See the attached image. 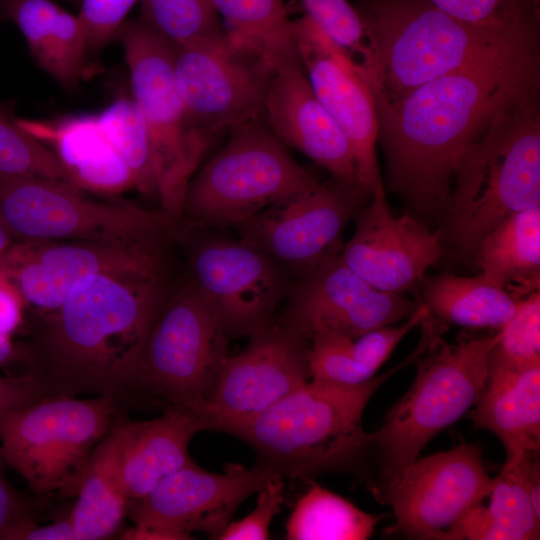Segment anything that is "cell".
Masks as SVG:
<instances>
[{
  "instance_id": "obj_1",
  "label": "cell",
  "mask_w": 540,
  "mask_h": 540,
  "mask_svg": "<svg viewBox=\"0 0 540 540\" xmlns=\"http://www.w3.org/2000/svg\"><path fill=\"white\" fill-rule=\"evenodd\" d=\"M538 86L534 47L436 78L377 112L390 188L415 211L444 212L465 151Z\"/></svg>"
},
{
  "instance_id": "obj_2",
  "label": "cell",
  "mask_w": 540,
  "mask_h": 540,
  "mask_svg": "<svg viewBox=\"0 0 540 540\" xmlns=\"http://www.w3.org/2000/svg\"><path fill=\"white\" fill-rule=\"evenodd\" d=\"M163 275L79 280L20 349L46 396L92 393L117 402L135 377L164 307Z\"/></svg>"
},
{
  "instance_id": "obj_3",
  "label": "cell",
  "mask_w": 540,
  "mask_h": 540,
  "mask_svg": "<svg viewBox=\"0 0 540 540\" xmlns=\"http://www.w3.org/2000/svg\"><path fill=\"white\" fill-rule=\"evenodd\" d=\"M357 11L368 48L361 71L377 112L436 78L537 45L532 21L475 25L426 0H372Z\"/></svg>"
},
{
  "instance_id": "obj_4",
  "label": "cell",
  "mask_w": 540,
  "mask_h": 540,
  "mask_svg": "<svg viewBox=\"0 0 540 540\" xmlns=\"http://www.w3.org/2000/svg\"><path fill=\"white\" fill-rule=\"evenodd\" d=\"M429 345V337L422 334L405 360L361 384L311 379L231 435L252 447L256 467L283 479L310 480L322 473L356 470L372 453V433L362 426L366 405L386 380L416 362Z\"/></svg>"
},
{
  "instance_id": "obj_5",
  "label": "cell",
  "mask_w": 540,
  "mask_h": 540,
  "mask_svg": "<svg viewBox=\"0 0 540 540\" xmlns=\"http://www.w3.org/2000/svg\"><path fill=\"white\" fill-rule=\"evenodd\" d=\"M537 94L502 111L458 162L444 212L448 239L464 255L508 216L540 207Z\"/></svg>"
},
{
  "instance_id": "obj_6",
  "label": "cell",
  "mask_w": 540,
  "mask_h": 540,
  "mask_svg": "<svg viewBox=\"0 0 540 540\" xmlns=\"http://www.w3.org/2000/svg\"><path fill=\"white\" fill-rule=\"evenodd\" d=\"M442 335L418 358L413 384L372 433L377 478L370 489L375 498L401 476L432 438L466 415L486 387L489 358L500 330L481 337L464 335L452 344Z\"/></svg>"
},
{
  "instance_id": "obj_7",
  "label": "cell",
  "mask_w": 540,
  "mask_h": 540,
  "mask_svg": "<svg viewBox=\"0 0 540 540\" xmlns=\"http://www.w3.org/2000/svg\"><path fill=\"white\" fill-rule=\"evenodd\" d=\"M129 71L132 98L144 119L153 155L161 211L182 217L187 186L214 138L190 116L174 70L176 46L140 18L118 31Z\"/></svg>"
},
{
  "instance_id": "obj_8",
  "label": "cell",
  "mask_w": 540,
  "mask_h": 540,
  "mask_svg": "<svg viewBox=\"0 0 540 540\" xmlns=\"http://www.w3.org/2000/svg\"><path fill=\"white\" fill-rule=\"evenodd\" d=\"M229 134L187 186L182 216L195 225L236 226L319 183L290 155L263 115Z\"/></svg>"
},
{
  "instance_id": "obj_9",
  "label": "cell",
  "mask_w": 540,
  "mask_h": 540,
  "mask_svg": "<svg viewBox=\"0 0 540 540\" xmlns=\"http://www.w3.org/2000/svg\"><path fill=\"white\" fill-rule=\"evenodd\" d=\"M113 396H46L0 419V458L35 494L76 496L92 454L116 421Z\"/></svg>"
},
{
  "instance_id": "obj_10",
  "label": "cell",
  "mask_w": 540,
  "mask_h": 540,
  "mask_svg": "<svg viewBox=\"0 0 540 540\" xmlns=\"http://www.w3.org/2000/svg\"><path fill=\"white\" fill-rule=\"evenodd\" d=\"M0 217L17 243L82 241L160 248L174 221L161 210L85 197L70 183L0 177Z\"/></svg>"
},
{
  "instance_id": "obj_11",
  "label": "cell",
  "mask_w": 540,
  "mask_h": 540,
  "mask_svg": "<svg viewBox=\"0 0 540 540\" xmlns=\"http://www.w3.org/2000/svg\"><path fill=\"white\" fill-rule=\"evenodd\" d=\"M229 338L191 280L162 308L122 395L163 408L196 407L229 356Z\"/></svg>"
},
{
  "instance_id": "obj_12",
  "label": "cell",
  "mask_w": 540,
  "mask_h": 540,
  "mask_svg": "<svg viewBox=\"0 0 540 540\" xmlns=\"http://www.w3.org/2000/svg\"><path fill=\"white\" fill-rule=\"evenodd\" d=\"M492 479L480 447L461 442L416 459L377 499L389 504L396 523L390 532L410 539L457 540L458 529L488 497Z\"/></svg>"
},
{
  "instance_id": "obj_13",
  "label": "cell",
  "mask_w": 540,
  "mask_h": 540,
  "mask_svg": "<svg viewBox=\"0 0 540 540\" xmlns=\"http://www.w3.org/2000/svg\"><path fill=\"white\" fill-rule=\"evenodd\" d=\"M177 85L194 122L216 139L263 115L276 71L226 35L177 46Z\"/></svg>"
},
{
  "instance_id": "obj_14",
  "label": "cell",
  "mask_w": 540,
  "mask_h": 540,
  "mask_svg": "<svg viewBox=\"0 0 540 540\" xmlns=\"http://www.w3.org/2000/svg\"><path fill=\"white\" fill-rule=\"evenodd\" d=\"M309 341L280 320L228 356L200 405L205 430L231 434L308 381Z\"/></svg>"
},
{
  "instance_id": "obj_15",
  "label": "cell",
  "mask_w": 540,
  "mask_h": 540,
  "mask_svg": "<svg viewBox=\"0 0 540 540\" xmlns=\"http://www.w3.org/2000/svg\"><path fill=\"white\" fill-rule=\"evenodd\" d=\"M280 265L240 239L212 237L193 251L192 281L229 339L251 337L275 321L287 291Z\"/></svg>"
},
{
  "instance_id": "obj_16",
  "label": "cell",
  "mask_w": 540,
  "mask_h": 540,
  "mask_svg": "<svg viewBox=\"0 0 540 540\" xmlns=\"http://www.w3.org/2000/svg\"><path fill=\"white\" fill-rule=\"evenodd\" d=\"M293 31L315 95L350 142L361 188L372 200L386 199L376 153V104L359 66L307 15L293 20Z\"/></svg>"
},
{
  "instance_id": "obj_17",
  "label": "cell",
  "mask_w": 540,
  "mask_h": 540,
  "mask_svg": "<svg viewBox=\"0 0 540 540\" xmlns=\"http://www.w3.org/2000/svg\"><path fill=\"white\" fill-rule=\"evenodd\" d=\"M364 197L337 182H319L234 227L240 240L301 275L340 253L345 226Z\"/></svg>"
},
{
  "instance_id": "obj_18",
  "label": "cell",
  "mask_w": 540,
  "mask_h": 540,
  "mask_svg": "<svg viewBox=\"0 0 540 540\" xmlns=\"http://www.w3.org/2000/svg\"><path fill=\"white\" fill-rule=\"evenodd\" d=\"M418 306L401 293L373 287L338 253L301 274L280 321L308 341L320 332L357 338L408 319Z\"/></svg>"
},
{
  "instance_id": "obj_19",
  "label": "cell",
  "mask_w": 540,
  "mask_h": 540,
  "mask_svg": "<svg viewBox=\"0 0 540 540\" xmlns=\"http://www.w3.org/2000/svg\"><path fill=\"white\" fill-rule=\"evenodd\" d=\"M100 273L163 275L160 248L82 241L16 243L0 262V275L25 304L50 313L81 279Z\"/></svg>"
},
{
  "instance_id": "obj_20",
  "label": "cell",
  "mask_w": 540,
  "mask_h": 540,
  "mask_svg": "<svg viewBox=\"0 0 540 540\" xmlns=\"http://www.w3.org/2000/svg\"><path fill=\"white\" fill-rule=\"evenodd\" d=\"M272 478L280 477L256 466L226 464L215 473L192 462L133 501L128 512L136 526L200 531L217 539L240 504Z\"/></svg>"
},
{
  "instance_id": "obj_21",
  "label": "cell",
  "mask_w": 540,
  "mask_h": 540,
  "mask_svg": "<svg viewBox=\"0 0 540 540\" xmlns=\"http://www.w3.org/2000/svg\"><path fill=\"white\" fill-rule=\"evenodd\" d=\"M440 240L408 212L392 214L386 199L372 200L359 212L355 232L339 256L373 287L403 294L438 262Z\"/></svg>"
},
{
  "instance_id": "obj_22",
  "label": "cell",
  "mask_w": 540,
  "mask_h": 540,
  "mask_svg": "<svg viewBox=\"0 0 540 540\" xmlns=\"http://www.w3.org/2000/svg\"><path fill=\"white\" fill-rule=\"evenodd\" d=\"M263 117L285 146L327 170L338 184L364 192L350 142L315 95L303 67L285 68L274 74L264 100Z\"/></svg>"
},
{
  "instance_id": "obj_23",
  "label": "cell",
  "mask_w": 540,
  "mask_h": 540,
  "mask_svg": "<svg viewBox=\"0 0 540 540\" xmlns=\"http://www.w3.org/2000/svg\"><path fill=\"white\" fill-rule=\"evenodd\" d=\"M17 120L53 151L69 182L78 189L112 195L134 188L133 175L107 138L97 114Z\"/></svg>"
},
{
  "instance_id": "obj_24",
  "label": "cell",
  "mask_w": 540,
  "mask_h": 540,
  "mask_svg": "<svg viewBox=\"0 0 540 540\" xmlns=\"http://www.w3.org/2000/svg\"><path fill=\"white\" fill-rule=\"evenodd\" d=\"M202 430V419L194 407L168 408L160 417L147 421L127 420L118 473L121 489L130 503L193 462L188 446Z\"/></svg>"
},
{
  "instance_id": "obj_25",
  "label": "cell",
  "mask_w": 540,
  "mask_h": 540,
  "mask_svg": "<svg viewBox=\"0 0 540 540\" xmlns=\"http://www.w3.org/2000/svg\"><path fill=\"white\" fill-rule=\"evenodd\" d=\"M474 430L495 434L506 451L505 466L540 449V363L509 367L489 362L486 387L467 413Z\"/></svg>"
},
{
  "instance_id": "obj_26",
  "label": "cell",
  "mask_w": 540,
  "mask_h": 540,
  "mask_svg": "<svg viewBox=\"0 0 540 540\" xmlns=\"http://www.w3.org/2000/svg\"><path fill=\"white\" fill-rule=\"evenodd\" d=\"M429 314L424 304L400 325H389L357 338L320 332L309 340L311 379L357 385L372 379L398 343Z\"/></svg>"
},
{
  "instance_id": "obj_27",
  "label": "cell",
  "mask_w": 540,
  "mask_h": 540,
  "mask_svg": "<svg viewBox=\"0 0 540 540\" xmlns=\"http://www.w3.org/2000/svg\"><path fill=\"white\" fill-rule=\"evenodd\" d=\"M474 254L480 274L515 299L539 291L540 207L505 218L482 238Z\"/></svg>"
},
{
  "instance_id": "obj_28",
  "label": "cell",
  "mask_w": 540,
  "mask_h": 540,
  "mask_svg": "<svg viewBox=\"0 0 540 540\" xmlns=\"http://www.w3.org/2000/svg\"><path fill=\"white\" fill-rule=\"evenodd\" d=\"M126 419L116 420L96 446L77 493V501L68 515L75 540H101L119 530L130 501L119 481V459Z\"/></svg>"
},
{
  "instance_id": "obj_29",
  "label": "cell",
  "mask_w": 540,
  "mask_h": 540,
  "mask_svg": "<svg viewBox=\"0 0 540 540\" xmlns=\"http://www.w3.org/2000/svg\"><path fill=\"white\" fill-rule=\"evenodd\" d=\"M421 282L422 304L445 325L500 330L520 302L481 274L475 277L443 274Z\"/></svg>"
},
{
  "instance_id": "obj_30",
  "label": "cell",
  "mask_w": 540,
  "mask_h": 540,
  "mask_svg": "<svg viewBox=\"0 0 540 540\" xmlns=\"http://www.w3.org/2000/svg\"><path fill=\"white\" fill-rule=\"evenodd\" d=\"M225 31L276 72L302 67L285 0H212Z\"/></svg>"
},
{
  "instance_id": "obj_31",
  "label": "cell",
  "mask_w": 540,
  "mask_h": 540,
  "mask_svg": "<svg viewBox=\"0 0 540 540\" xmlns=\"http://www.w3.org/2000/svg\"><path fill=\"white\" fill-rule=\"evenodd\" d=\"M488 506L473 508L462 521L457 540H535L540 537V515L516 470L503 466L492 479Z\"/></svg>"
},
{
  "instance_id": "obj_32",
  "label": "cell",
  "mask_w": 540,
  "mask_h": 540,
  "mask_svg": "<svg viewBox=\"0 0 540 540\" xmlns=\"http://www.w3.org/2000/svg\"><path fill=\"white\" fill-rule=\"evenodd\" d=\"M286 523L290 540H365L383 515L369 514L311 479Z\"/></svg>"
},
{
  "instance_id": "obj_33",
  "label": "cell",
  "mask_w": 540,
  "mask_h": 540,
  "mask_svg": "<svg viewBox=\"0 0 540 540\" xmlns=\"http://www.w3.org/2000/svg\"><path fill=\"white\" fill-rule=\"evenodd\" d=\"M97 116L107 138L130 169L134 188L157 197L150 139L132 96L117 97Z\"/></svg>"
},
{
  "instance_id": "obj_34",
  "label": "cell",
  "mask_w": 540,
  "mask_h": 540,
  "mask_svg": "<svg viewBox=\"0 0 540 540\" xmlns=\"http://www.w3.org/2000/svg\"><path fill=\"white\" fill-rule=\"evenodd\" d=\"M141 17L173 45L226 35L212 0H140Z\"/></svg>"
},
{
  "instance_id": "obj_35",
  "label": "cell",
  "mask_w": 540,
  "mask_h": 540,
  "mask_svg": "<svg viewBox=\"0 0 540 540\" xmlns=\"http://www.w3.org/2000/svg\"><path fill=\"white\" fill-rule=\"evenodd\" d=\"M0 177H38L70 183L53 151L0 105ZM71 184V183H70Z\"/></svg>"
},
{
  "instance_id": "obj_36",
  "label": "cell",
  "mask_w": 540,
  "mask_h": 540,
  "mask_svg": "<svg viewBox=\"0 0 540 540\" xmlns=\"http://www.w3.org/2000/svg\"><path fill=\"white\" fill-rule=\"evenodd\" d=\"M489 362L509 367L540 363V293L520 300L513 316L500 329Z\"/></svg>"
},
{
  "instance_id": "obj_37",
  "label": "cell",
  "mask_w": 540,
  "mask_h": 540,
  "mask_svg": "<svg viewBox=\"0 0 540 540\" xmlns=\"http://www.w3.org/2000/svg\"><path fill=\"white\" fill-rule=\"evenodd\" d=\"M307 15L339 47L353 57L366 48L364 28L348 0H302Z\"/></svg>"
},
{
  "instance_id": "obj_38",
  "label": "cell",
  "mask_w": 540,
  "mask_h": 540,
  "mask_svg": "<svg viewBox=\"0 0 540 540\" xmlns=\"http://www.w3.org/2000/svg\"><path fill=\"white\" fill-rule=\"evenodd\" d=\"M442 12L467 23L502 26L532 21L519 0H426Z\"/></svg>"
},
{
  "instance_id": "obj_39",
  "label": "cell",
  "mask_w": 540,
  "mask_h": 540,
  "mask_svg": "<svg viewBox=\"0 0 540 540\" xmlns=\"http://www.w3.org/2000/svg\"><path fill=\"white\" fill-rule=\"evenodd\" d=\"M284 479L272 478L257 492L255 508L244 518L230 522L217 539L265 540L270 538V526L284 502Z\"/></svg>"
},
{
  "instance_id": "obj_40",
  "label": "cell",
  "mask_w": 540,
  "mask_h": 540,
  "mask_svg": "<svg viewBox=\"0 0 540 540\" xmlns=\"http://www.w3.org/2000/svg\"><path fill=\"white\" fill-rule=\"evenodd\" d=\"M140 0H83L78 14L88 50H97L117 37L132 7Z\"/></svg>"
},
{
  "instance_id": "obj_41",
  "label": "cell",
  "mask_w": 540,
  "mask_h": 540,
  "mask_svg": "<svg viewBox=\"0 0 540 540\" xmlns=\"http://www.w3.org/2000/svg\"><path fill=\"white\" fill-rule=\"evenodd\" d=\"M46 397L37 378L29 373L19 376L0 375V419L9 412Z\"/></svg>"
},
{
  "instance_id": "obj_42",
  "label": "cell",
  "mask_w": 540,
  "mask_h": 540,
  "mask_svg": "<svg viewBox=\"0 0 540 540\" xmlns=\"http://www.w3.org/2000/svg\"><path fill=\"white\" fill-rule=\"evenodd\" d=\"M1 540H75V536L68 516L46 525H39L30 517L12 525Z\"/></svg>"
},
{
  "instance_id": "obj_43",
  "label": "cell",
  "mask_w": 540,
  "mask_h": 540,
  "mask_svg": "<svg viewBox=\"0 0 540 540\" xmlns=\"http://www.w3.org/2000/svg\"><path fill=\"white\" fill-rule=\"evenodd\" d=\"M30 517V504L9 484L0 470V539L12 525Z\"/></svg>"
},
{
  "instance_id": "obj_44",
  "label": "cell",
  "mask_w": 540,
  "mask_h": 540,
  "mask_svg": "<svg viewBox=\"0 0 540 540\" xmlns=\"http://www.w3.org/2000/svg\"><path fill=\"white\" fill-rule=\"evenodd\" d=\"M22 298L13 285L0 275V333L11 335L20 326L23 313Z\"/></svg>"
},
{
  "instance_id": "obj_45",
  "label": "cell",
  "mask_w": 540,
  "mask_h": 540,
  "mask_svg": "<svg viewBox=\"0 0 540 540\" xmlns=\"http://www.w3.org/2000/svg\"><path fill=\"white\" fill-rule=\"evenodd\" d=\"M130 540H187L193 539L189 533L164 529L156 526H136L127 529L119 537Z\"/></svg>"
},
{
  "instance_id": "obj_46",
  "label": "cell",
  "mask_w": 540,
  "mask_h": 540,
  "mask_svg": "<svg viewBox=\"0 0 540 540\" xmlns=\"http://www.w3.org/2000/svg\"><path fill=\"white\" fill-rule=\"evenodd\" d=\"M19 354L20 349L14 344L12 336L0 333V366L11 362Z\"/></svg>"
},
{
  "instance_id": "obj_47",
  "label": "cell",
  "mask_w": 540,
  "mask_h": 540,
  "mask_svg": "<svg viewBox=\"0 0 540 540\" xmlns=\"http://www.w3.org/2000/svg\"><path fill=\"white\" fill-rule=\"evenodd\" d=\"M16 243V240L0 217V262Z\"/></svg>"
}]
</instances>
